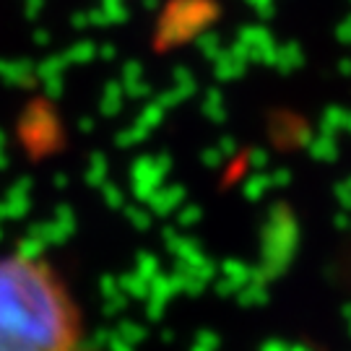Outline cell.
<instances>
[{"mask_svg":"<svg viewBox=\"0 0 351 351\" xmlns=\"http://www.w3.org/2000/svg\"><path fill=\"white\" fill-rule=\"evenodd\" d=\"M0 351H91L81 302L39 252H0Z\"/></svg>","mask_w":351,"mask_h":351,"instance_id":"cell-1","label":"cell"}]
</instances>
